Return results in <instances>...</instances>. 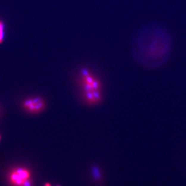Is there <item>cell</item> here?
Instances as JSON below:
<instances>
[{
  "label": "cell",
  "mask_w": 186,
  "mask_h": 186,
  "mask_svg": "<svg viewBox=\"0 0 186 186\" xmlns=\"http://www.w3.org/2000/svg\"><path fill=\"white\" fill-rule=\"evenodd\" d=\"M4 24L2 21H0V44L3 43V40L4 39Z\"/></svg>",
  "instance_id": "cell-4"
},
{
  "label": "cell",
  "mask_w": 186,
  "mask_h": 186,
  "mask_svg": "<svg viewBox=\"0 0 186 186\" xmlns=\"http://www.w3.org/2000/svg\"><path fill=\"white\" fill-rule=\"evenodd\" d=\"M7 180L11 186H32V172L24 166H16L9 171Z\"/></svg>",
  "instance_id": "cell-2"
},
{
  "label": "cell",
  "mask_w": 186,
  "mask_h": 186,
  "mask_svg": "<svg viewBox=\"0 0 186 186\" xmlns=\"http://www.w3.org/2000/svg\"><path fill=\"white\" fill-rule=\"evenodd\" d=\"M0 141H1V135H0Z\"/></svg>",
  "instance_id": "cell-6"
},
{
  "label": "cell",
  "mask_w": 186,
  "mask_h": 186,
  "mask_svg": "<svg viewBox=\"0 0 186 186\" xmlns=\"http://www.w3.org/2000/svg\"><path fill=\"white\" fill-rule=\"evenodd\" d=\"M44 186H51V184L49 183V182H46V183L44 184Z\"/></svg>",
  "instance_id": "cell-5"
},
{
  "label": "cell",
  "mask_w": 186,
  "mask_h": 186,
  "mask_svg": "<svg viewBox=\"0 0 186 186\" xmlns=\"http://www.w3.org/2000/svg\"><path fill=\"white\" fill-rule=\"evenodd\" d=\"M23 107L27 111L32 114H37L44 109L46 103L43 99L39 97H32L24 101Z\"/></svg>",
  "instance_id": "cell-3"
},
{
  "label": "cell",
  "mask_w": 186,
  "mask_h": 186,
  "mask_svg": "<svg viewBox=\"0 0 186 186\" xmlns=\"http://www.w3.org/2000/svg\"><path fill=\"white\" fill-rule=\"evenodd\" d=\"M56 186H60V185H57Z\"/></svg>",
  "instance_id": "cell-7"
},
{
  "label": "cell",
  "mask_w": 186,
  "mask_h": 186,
  "mask_svg": "<svg viewBox=\"0 0 186 186\" xmlns=\"http://www.w3.org/2000/svg\"><path fill=\"white\" fill-rule=\"evenodd\" d=\"M172 50V39L164 28L149 25L138 30L129 45L131 56L135 62L146 70H156L169 60Z\"/></svg>",
  "instance_id": "cell-1"
}]
</instances>
